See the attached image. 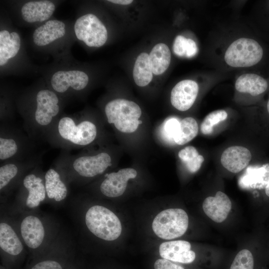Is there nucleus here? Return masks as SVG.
<instances>
[{
	"mask_svg": "<svg viewBox=\"0 0 269 269\" xmlns=\"http://www.w3.org/2000/svg\"><path fill=\"white\" fill-rule=\"evenodd\" d=\"M265 192L266 195L269 197V180L267 183V186H266Z\"/></svg>",
	"mask_w": 269,
	"mask_h": 269,
	"instance_id": "37",
	"label": "nucleus"
},
{
	"mask_svg": "<svg viewBox=\"0 0 269 269\" xmlns=\"http://www.w3.org/2000/svg\"><path fill=\"white\" fill-rule=\"evenodd\" d=\"M267 111L269 114V99L267 102Z\"/></svg>",
	"mask_w": 269,
	"mask_h": 269,
	"instance_id": "38",
	"label": "nucleus"
},
{
	"mask_svg": "<svg viewBox=\"0 0 269 269\" xmlns=\"http://www.w3.org/2000/svg\"><path fill=\"white\" fill-rule=\"evenodd\" d=\"M149 59L153 74H162L170 63L171 53L168 47L162 43L156 44L149 54Z\"/></svg>",
	"mask_w": 269,
	"mask_h": 269,
	"instance_id": "23",
	"label": "nucleus"
},
{
	"mask_svg": "<svg viewBox=\"0 0 269 269\" xmlns=\"http://www.w3.org/2000/svg\"><path fill=\"white\" fill-rule=\"evenodd\" d=\"M30 269H63V268L55 260H46L36 264Z\"/></svg>",
	"mask_w": 269,
	"mask_h": 269,
	"instance_id": "33",
	"label": "nucleus"
},
{
	"mask_svg": "<svg viewBox=\"0 0 269 269\" xmlns=\"http://www.w3.org/2000/svg\"><path fill=\"white\" fill-rule=\"evenodd\" d=\"M105 113L108 123L122 133H134L142 123L139 120L142 114L139 106L126 99H116L109 102L105 106Z\"/></svg>",
	"mask_w": 269,
	"mask_h": 269,
	"instance_id": "4",
	"label": "nucleus"
},
{
	"mask_svg": "<svg viewBox=\"0 0 269 269\" xmlns=\"http://www.w3.org/2000/svg\"><path fill=\"white\" fill-rule=\"evenodd\" d=\"M86 225L95 236L105 241H112L121 234L122 227L117 215L105 207L95 205L85 215Z\"/></svg>",
	"mask_w": 269,
	"mask_h": 269,
	"instance_id": "5",
	"label": "nucleus"
},
{
	"mask_svg": "<svg viewBox=\"0 0 269 269\" xmlns=\"http://www.w3.org/2000/svg\"><path fill=\"white\" fill-rule=\"evenodd\" d=\"M44 178L34 173H30L25 176L22 184L27 191L26 205L33 208L37 207L46 197V192Z\"/></svg>",
	"mask_w": 269,
	"mask_h": 269,
	"instance_id": "18",
	"label": "nucleus"
},
{
	"mask_svg": "<svg viewBox=\"0 0 269 269\" xmlns=\"http://www.w3.org/2000/svg\"><path fill=\"white\" fill-rule=\"evenodd\" d=\"M46 195L57 202L64 200L67 195V188L58 170L49 169L44 174Z\"/></svg>",
	"mask_w": 269,
	"mask_h": 269,
	"instance_id": "21",
	"label": "nucleus"
},
{
	"mask_svg": "<svg viewBox=\"0 0 269 269\" xmlns=\"http://www.w3.org/2000/svg\"><path fill=\"white\" fill-rule=\"evenodd\" d=\"M136 176L137 171L132 168H123L117 172L107 173L100 185V191L108 197H119L126 191L129 180Z\"/></svg>",
	"mask_w": 269,
	"mask_h": 269,
	"instance_id": "10",
	"label": "nucleus"
},
{
	"mask_svg": "<svg viewBox=\"0 0 269 269\" xmlns=\"http://www.w3.org/2000/svg\"><path fill=\"white\" fill-rule=\"evenodd\" d=\"M13 160L2 163L0 167V190L1 191L13 180L21 170L27 165V161Z\"/></svg>",
	"mask_w": 269,
	"mask_h": 269,
	"instance_id": "27",
	"label": "nucleus"
},
{
	"mask_svg": "<svg viewBox=\"0 0 269 269\" xmlns=\"http://www.w3.org/2000/svg\"><path fill=\"white\" fill-rule=\"evenodd\" d=\"M198 133L196 121L192 117H186L180 122L179 127L174 138L175 143L183 145L195 138Z\"/></svg>",
	"mask_w": 269,
	"mask_h": 269,
	"instance_id": "26",
	"label": "nucleus"
},
{
	"mask_svg": "<svg viewBox=\"0 0 269 269\" xmlns=\"http://www.w3.org/2000/svg\"><path fill=\"white\" fill-rule=\"evenodd\" d=\"M187 49V38L182 35H178L174 39L173 51L180 57H185Z\"/></svg>",
	"mask_w": 269,
	"mask_h": 269,
	"instance_id": "32",
	"label": "nucleus"
},
{
	"mask_svg": "<svg viewBox=\"0 0 269 269\" xmlns=\"http://www.w3.org/2000/svg\"><path fill=\"white\" fill-rule=\"evenodd\" d=\"M55 10L54 3L49 0L31 1L25 3L21 8L23 19L29 23L47 20Z\"/></svg>",
	"mask_w": 269,
	"mask_h": 269,
	"instance_id": "17",
	"label": "nucleus"
},
{
	"mask_svg": "<svg viewBox=\"0 0 269 269\" xmlns=\"http://www.w3.org/2000/svg\"><path fill=\"white\" fill-rule=\"evenodd\" d=\"M108 1L114 3H116V4H121V5H128L132 3L133 0H108Z\"/></svg>",
	"mask_w": 269,
	"mask_h": 269,
	"instance_id": "36",
	"label": "nucleus"
},
{
	"mask_svg": "<svg viewBox=\"0 0 269 269\" xmlns=\"http://www.w3.org/2000/svg\"><path fill=\"white\" fill-rule=\"evenodd\" d=\"M98 134V127L94 122L64 116L56 120L45 137L53 146L68 149L89 145Z\"/></svg>",
	"mask_w": 269,
	"mask_h": 269,
	"instance_id": "1",
	"label": "nucleus"
},
{
	"mask_svg": "<svg viewBox=\"0 0 269 269\" xmlns=\"http://www.w3.org/2000/svg\"><path fill=\"white\" fill-rule=\"evenodd\" d=\"M198 90V85L194 81L184 80L179 82L171 92L172 105L180 111L188 110L195 102Z\"/></svg>",
	"mask_w": 269,
	"mask_h": 269,
	"instance_id": "11",
	"label": "nucleus"
},
{
	"mask_svg": "<svg viewBox=\"0 0 269 269\" xmlns=\"http://www.w3.org/2000/svg\"><path fill=\"white\" fill-rule=\"evenodd\" d=\"M20 47V38L15 32L6 30L0 32V65H5L9 59L14 57Z\"/></svg>",
	"mask_w": 269,
	"mask_h": 269,
	"instance_id": "22",
	"label": "nucleus"
},
{
	"mask_svg": "<svg viewBox=\"0 0 269 269\" xmlns=\"http://www.w3.org/2000/svg\"><path fill=\"white\" fill-rule=\"evenodd\" d=\"M154 269H184L182 267L165 259L157 260L154 264Z\"/></svg>",
	"mask_w": 269,
	"mask_h": 269,
	"instance_id": "34",
	"label": "nucleus"
},
{
	"mask_svg": "<svg viewBox=\"0 0 269 269\" xmlns=\"http://www.w3.org/2000/svg\"><path fill=\"white\" fill-rule=\"evenodd\" d=\"M254 258L247 249L240 251L234 258L230 269H254Z\"/></svg>",
	"mask_w": 269,
	"mask_h": 269,
	"instance_id": "31",
	"label": "nucleus"
},
{
	"mask_svg": "<svg viewBox=\"0 0 269 269\" xmlns=\"http://www.w3.org/2000/svg\"><path fill=\"white\" fill-rule=\"evenodd\" d=\"M202 208L205 214L216 223H221L227 218L232 203L228 196L218 191L215 196L207 197L203 201Z\"/></svg>",
	"mask_w": 269,
	"mask_h": 269,
	"instance_id": "14",
	"label": "nucleus"
},
{
	"mask_svg": "<svg viewBox=\"0 0 269 269\" xmlns=\"http://www.w3.org/2000/svg\"><path fill=\"white\" fill-rule=\"evenodd\" d=\"M58 170L82 178H92L103 173L112 165L110 154L106 151L96 153H64L57 159Z\"/></svg>",
	"mask_w": 269,
	"mask_h": 269,
	"instance_id": "2",
	"label": "nucleus"
},
{
	"mask_svg": "<svg viewBox=\"0 0 269 269\" xmlns=\"http://www.w3.org/2000/svg\"><path fill=\"white\" fill-rule=\"evenodd\" d=\"M228 117L227 112L223 110L214 111L207 115L201 125V131L205 135L210 134L214 131L213 127L225 120Z\"/></svg>",
	"mask_w": 269,
	"mask_h": 269,
	"instance_id": "29",
	"label": "nucleus"
},
{
	"mask_svg": "<svg viewBox=\"0 0 269 269\" xmlns=\"http://www.w3.org/2000/svg\"><path fill=\"white\" fill-rule=\"evenodd\" d=\"M264 49L256 40L240 38L234 41L225 54L227 64L233 67H246L255 65L263 59Z\"/></svg>",
	"mask_w": 269,
	"mask_h": 269,
	"instance_id": "7",
	"label": "nucleus"
},
{
	"mask_svg": "<svg viewBox=\"0 0 269 269\" xmlns=\"http://www.w3.org/2000/svg\"><path fill=\"white\" fill-rule=\"evenodd\" d=\"M66 33L65 24L59 20H51L40 26L34 31L33 39L37 46L46 45Z\"/></svg>",
	"mask_w": 269,
	"mask_h": 269,
	"instance_id": "19",
	"label": "nucleus"
},
{
	"mask_svg": "<svg viewBox=\"0 0 269 269\" xmlns=\"http://www.w3.org/2000/svg\"><path fill=\"white\" fill-rule=\"evenodd\" d=\"M268 87L267 81L254 73L243 74L238 78L235 83V88L238 91L247 93L254 97L264 93Z\"/></svg>",
	"mask_w": 269,
	"mask_h": 269,
	"instance_id": "20",
	"label": "nucleus"
},
{
	"mask_svg": "<svg viewBox=\"0 0 269 269\" xmlns=\"http://www.w3.org/2000/svg\"><path fill=\"white\" fill-rule=\"evenodd\" d=\"M251 158V153L248 148L241 146H232L223 151L221 163L228 171L236 173L248 165Z\"/></svg>",
	"mask_w": 269,
	"mask_h": 269,
	"instance_id": "15",
	"label": "nucleus"
},
{
	"mask_svg": "<svg viewBox=\"0 0 269 269\" xmlns=\"http://www.w3.org/2000/svg\"><path fill=\"white\" fill-rule=\"evenodd\" d=\"M74 28L77 39L89 47H101L107 40L108 32L105 26L93 14H87L78 18Z\"/></svg>",
	"mask_w": 269,
	"mask_h": 269,
	"instance_id": "8",
	"label": "nucleus"
},
{
	"mask_svg": "<svg viewBox=\"0 0 269 269\" xmlns=\"http://www.w3.org/2000/svg\"><path fill=\"white\" fill-rule=\"evenodd\" d=\"M59 98L52 91L43 89L36 96V108L32 116L24 122L25 127L32 136H45L51 128L60 112Z\"/></svg>",
	"mask_w": 269,
	"mask_h": 269,
	"instance_id": "3",
	"label": "nucleus"
},
{
	"mask_svg": "<svg viewBox=\"0 0 269 269\" xmlns=\"http://www.w3.org/2000/svg\"><path fill=\"white\" fill-rule=\"evenodd\" d=\"M0 247L5 253L16 256L23 250L22 243L14 230L8 224H0Z\"/></svg>",
	"mask_w": 269,
	"mask_h": 269,
	"instance_id": "24",
	"label": "nucleus"
},
{
	"mask_svg": "<svg viewBox=\"0 0 269 269\" xmlns=\"http://www.w3.org/2000/svg\"><path fill=\"white\" fill-rule=\"evenodd\" d=\"M159 252L163 259L183 264L191 263L196 257L190 243L184 240L164 242L160 245Z\"/></svg>",
	"mask_w": 269,
	"mask_h": 269,
	"instance_id": "13",
	"label": "nucleus"
},
{
	"mask_svg": "<svg viewBox=\"0 0 269 269\" xmlns=\"http://www.w3.org/2000/svg\"><path fill=\"white\" fill-rule=\"evenodd\" d=\"M178 155L191 173L198 171L204 160L203 156L193 146L185 147L179 151Z\"/></svg>",
	"mask_w": 269,
	"mask_h": 269,
	"instance_id": "28",
	"label": "nucleus"
},
{
	"mask_svg": "<svg viewBox=\"0 0 269 269\" xmlns=\"http://www.w3.org/2000/svg\"><path fill=\"white\" fill-rule=\"evenodd\" d=\"M20 232L24 243L30 248H37L43 243L44 228L41 220L35 216L29 215L23 219Z\"/></svg>",
	"mask_w": 269,
	"mask_h": 269,
	"instance_id": "16",
	"label": "nucleus"
},
{
	"mask_svg": "<svg viewBox=\"0 0 269 269\" xmlns=\"http://www.w3.org/2000/svg\"><path fill=\"white\" fill-rule=\"evenodd\" d=\"M198 52V48L195 42L190 38H187V49L185 57L191 58L194 56Z\"/></svg>",
	"mask_w": 269,
	"mask_h": 269,
	"instance_id": "35",
	"label": "nucleus"
},
{
	"mask_svg": "<svg viewBox=\"0 0 269 269\" xmlns=\"http://www.w3.org/2000/svg\"><path fill=\"white\" fill-rule=\"evenodd\" d=\"M188 223V216L184 210L170 208L162 211L155 217L152 228L158 237L171 240L182 236L187 231Z\"/></svg>",
	"mask_w": 269,
	"mask_h": 269,
	"instance_id": "6",
	"label": "nucleus"
},
{
	"mask_svg": "<svg viewBox=\"0 0 269 269\" xmlns=\"http://www.w3.org/2000/svg\"><path fill=\"white\" fill-rule=\"evenodd\" d=\"M27 139L16 132L9 130H0V160L1 163L22 160L29 147Z\"/></svg>",
	"mask_w": 269,
	"mask_h": 269,
	"instance_id": "9",
	"label": "nucleus"
},
{
	"mask_svg": "<svg viewBox=\"0 0 269 269\" xmlns=\"http://www.w3.org/2000/svg\"><path fill=\"white\" fill-rule=\"evenodd\" d=\"M88 82L87 74L79 70L59 71L54 73L51 79L52 88L60 93L65 92L69 87L76 91L82 90Z\"/></svg>",
	"mask_w": 269,
	"mask_h": 269,
	"instance_id": "12",
	"label": "nucleus"
},
{
	"mask_svg": "<svg viewBox=\"0 0 269 269\" xmlns=\"http://www.w3.org/2000/svg\"><path fill=\"white\" fill-rule=\"evenodd\" d=\"M153 76L149 59V55L140 53L135 62L133 69V77L135 84L140 87L147 85Z\"/></svg>",
	"mask_w": 269,
	"mask_h": 269,
	"instance_id": "25",
	"label": "nucleus"
},
{
	"mask_svg": "<svg viewBox=\"0 0 269 269\" xmlns=\"http://www.w3.org/2000/svg\"><path fill=\"white\" fill-rule=\"evenodd\" d=\"M180 122L176 118H169L165 120L160 129V135L162 139L168 143H173Z\"/></svg>",
	"mask_w": 269,
	"mask_h": 269,
	"instance_id": "30",
	"label": "nucleus"
}]
</instances>
